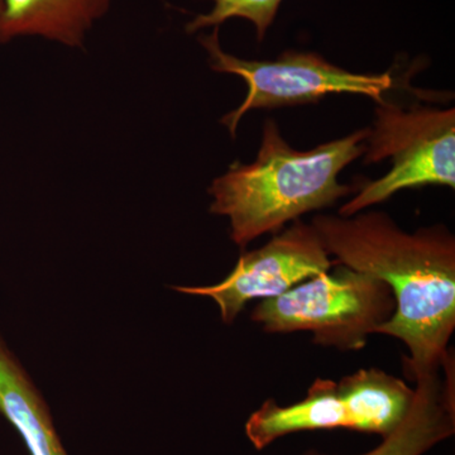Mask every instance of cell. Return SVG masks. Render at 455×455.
Segmentation results:
<instances>
[{"label":"cell","instance_id":"5b68a950","mask_svg":"<svg viewBox=\"0 0 455 455\" xmlns=\"http://www.w3.org/2000/svg\"><path fill=\"white\" fill-rule=\"evenodd\" d=\"M200 42L208 51L212 70L241 76L248 85L243 103L221 119L233 139L239 122L251 110L314 104L329 94L364 95L379 104L394 86L390 73H352L315 52L284 51L272 61L239 59L221 49L220 27Z\"/></svg>","mask_w":455,"mask_h":455},{"label":"cell","instance_id":"52a82bcc","mask_svg":"<svg viewBox=\"0 0 455 455\" xmlns=\"http://www.w3.org/2000/svg\"><path fill=\"white\" fill-rule=\"evenodd\" d=\"M379 394L370 368L340 381L317 379L307 397L289 406L267 400L245 424L253 447L262 451L275 440L300 431L348 429L370 433L376 423Z\"/></svg>","mask_w":455,"mask_h":455},{"label":"cell","instance_id":"3957f363","mask_svg":"<svg viewBox=\"0 0 455 455\" xmlns=\"http://www.w3.org/2000/svg\"><path fill=\"white\" fill-rule=\"evenodd\" d=\"M395 310L396 302L387 283L335 265L283 295L260 300L251 317L266 333L310 331L316 346L348 352L363 349Z\"/></svg>","mask_w":455,"mask_h":455},{"label":"cell","instance_id":"8992f818","mask_svg":"<svg viewBox=\"0 0 455 455\" xmlns=\"http://www.w3.org/2000/svg\"><path fill=\"white\" fill-rule=\"evenodd\" d=\"M335 265L315 228L298 220L274 235L267 244L242 254L221 283L173 289L211 298L220 307L223 322L230 325L248 302L276 298L309 278L331 271Z\"/></svg>","mask_w":455,"mask_h":455},{"label":"cell","instance_id":"7c38bea8","mask_svg":"<svg viewBox=\"0 0 455 455\" xmlns=\"http://www.w3.org/2000/svg\"><path fill=\"white\" fill-rule=\"evenodd\" d=\"M304 455H323V454H319L315 451H307V453H305Z\"/></svg>","mask_w":455,"mask_h":455},{"label":"cell","instance_id":"ba28073f","mask_svg":"<svg viewBox=\"0 0 455 455\" xmlns=\"http://www.w3.org/2000/svg\"><path fill=\"white\" fill-rule=\"evenodd\" d=\"M454 355L438 372L415 381L411 406L379 447L362 455H423L455 431Z\"/></svg>","mask_w":455,"mask_h":455},{"label":"cell","instance_id":"30bf717a","mask_svg":"<svg viewBox=\"0 0 455 455\" xmlns=\"http://www.w3.org/2000/svg\"><path fill=\"white\" fill-rule=\"evenodd\" d=\"M0 414L22 436L31 455H68L31 377L0 338Z\"/></svg>","mask_w":455,"mask_h":455},{"label":"cell","instance_id":"6da1fadb","mask_svg":"<svg viewBox=\"0 0 455 455\" xmlns=\"http://www.w3.org/2000/svg\"><path fill=\"white\" fill-rule=\"evenodd\" d=\"M315 228L337 265L387 283L396 310L377 334L405 344V372L411 381L438 372L451 355L455 329V238L443 224L414 233L383 212L350 217L317 214Z\"/></svg>","mask_w":455,"mask_h":455},{"label":"cell","instance_id":"8fae6325","mask_svg":"<svg viewBox=\"0 0 455 455\" xmlns=\"http://www.w3.org/2000/svg\"><path fill=\"white\" fill-rule=\"evenodd\" d=\"M214 7L208 14L191 20L187 31L193 33L206 27H220L230 18H243L256 27L257 40L262 41L276 17L283 0H212Z\"/></svg>","mask_w":455,"mask_h":455},{"label":"cell","instance_id":"277c9868","mask_svg":"<svg viewBox=\"0 0 455 455\" xmlns=\"http://www.w3.org/2000/svg\"><path fill=\"white\" fill-rule=\"evenodd\" d=\"M364 164L390 158V172L368 181L339 209L350 217L398 191L424 187L455 188V110L415 106L403 109L383 100L366 140Z\"/></svg>","mask_w":455,"mask_h":455},{"label":"cell","instance_id":"9c48e42d","mask_svg":"<svg viewBox=\"0 0 455 455\" xmlns=\"http://www.w3.org/2000/svg\"><path fill=\"white\" fill-rule=\"evenodd\" d=\"M113 0H0V42L18 36H44L82 46L86 32Z\"/></svg>","mask_w":455,"mask_h":455},{"label":"cell","instance_id":"7a4b0ae2","mask_svg":"<svg viewBox=\"0 0 455 455\" xmlns=\"http://www.w3.org/2000/svg\"><path fill=\"white\" fill-rule=\"evenodd\" d=\"M368 134L370 128L298 151L284 140L277 123L266 119L256 160L235 161L212 181L211 212L229 218L230 238L238 247L267 233L276 235L286 223L329 208L355 191L338 178L364 155Z\"/></svg>","mask_w":455,"mask_h":455}]
</instances>
